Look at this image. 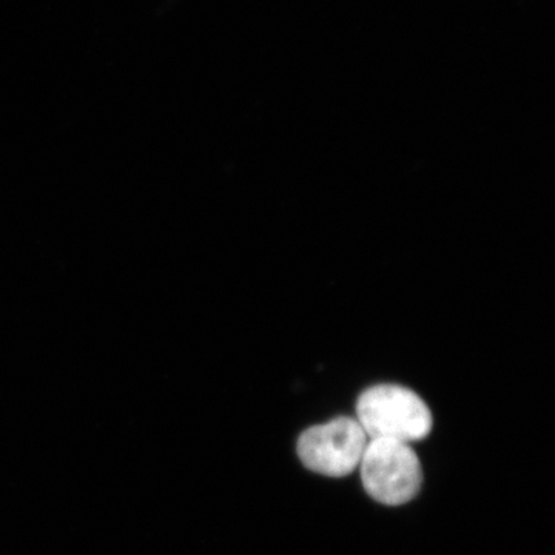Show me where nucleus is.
Wrapping results in <instances>:
<instances>
[{
  "instance_id": "obj_1",
  "label": "nucleus",
  "mask_w": 555,
  "mask_h": 555,
  "mask_svg": "<svg viewBox=\"0 0 555 555\" xmlns=\"http://www.w3.org/2000/svg\"><path fill=\"white\" fill-rule=\"evenodd\" d=\"M357 422L369 440L415 443L433 433L434 416L418 393L409 387L382 383L367 387L357 400Z\"/></svg>"
},
{
  "instance_id": "obj_2",
  "label": "nucleus",
  "mask_w": 555,
  "mask_h": 555,
  "mask_svg": "<svg viewBox=\"0 0 555 555\" xmlns=\"http://www.w3.org/2000/svg\"><path fill=\"white\" fill-rule=\"evenodd\" d=\"M358 467L367 495L382 505H406L422 489V463L411 444L369 440Z\"/></svg>"
},
{
  "instance_id": "obj_3",
  "label": "nucleus",
  "mask_w": 555,
  "mask_h": 555,
  "mask_svg": "<svg viewBox=\"0 0 555 555\" xmlns=\"http://www.w3.org/2000/svg\"><path fill=\"white\" fill-rule=\"evenodd\" d=\"M369 438L352 416H338L309 427L298 438L302 465L326 477H346L360 466Z\"/></svg>"
}]
</instances>
